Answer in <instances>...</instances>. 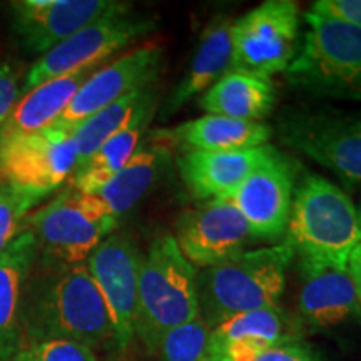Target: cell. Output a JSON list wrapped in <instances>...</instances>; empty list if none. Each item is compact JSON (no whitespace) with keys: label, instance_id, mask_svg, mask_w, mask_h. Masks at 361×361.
I'll return each mask as SVG.
<instances>
[{"label":"cell","instance_id":"6da1fadb","mask_svg":"<svg viewBox=\"0 0 361 361\" xmlns=\"http://www.w3.org/2000/svg\"><path fill=\"white\" fill-rule=\"evenodd\" d=\"M24 346L44 340H72L89 348L114 341L112 324L87 266L40 259L22 298Z\"/></svg>","mask_w":361,"mask_h":361},{"label":"cell","instance_id":"7a4b0ae2","mask_svg":"<svg viewBox=\"0 0 361 361\" xmlns=\"http://www.w3.org/2000/svg\"><path fill=\"white\" fill-rule=\"evenodd\" d=\"M295 251L286 241L243 251L196 274L200 318L207 329L226 319L279 303Z\"/></svg>","mask_w":361,"mask_h":361},{"label":"cell","instance_id":"3957f363","mask_svg":"<svg viewBox=\"0 0 361 361\" xmlns=\"http://www.w3.org/2000/svg\"><path fill=\"white\" fill-rule=\"evenodd\" d=\"M196 268L171 234H159L141 258L134 335L151 356L171 329L200 316Z\"/></svg>","mask_w":361,"mask_h":361},{"label":"cell","instance_id":"277c9868","mask_svg":"<svg viewBox=\"0 0 361 361\" xmlns=\"http://www.w3.org/2000/svg\"><path fill=\"white\" fill-rule=\"evenodd\" d=\"M284 236L303 263L346 268L351 251L361 243L358 213L336 184L308 174L295 188Z\"/></svg>","mask_w":361,"mask_h":361},{"label":"cell","instance_id":"5b68a950","mask_svg":"<svg viewBox=\"0 0 361 361\" xmlns=\"http://www.w3.org/2000/svg\"><path fill=\"white\" fill-rule=\"evenodd\" d=\"M303 45L286 71L293 89L361 102V29L306 12Z\"/></svg>","mask_w":361,"mask_h":361},{"label":"cell","instance_id":"8992f818","mask_svg":"<svg viewBox=\"0 0 361 361\" xmlns=\"http://www.w3.org/2000/svg\"><path fill=\"white\" fill-rule=\"evenodd\" d=\"M22 228L32 231L40 259L57 264H84L117 228V218L96 194L71 189L30 213Z\"/></svg>","mask_w":361,"mask_h":361},{"label":"cell","instance_id":"52a82bcc","mask_svg":"<svg viewBox=\"0 0 361 361\" xmlns=\"http://www.w3.org/2000/svg\"><path fill=\"white\" fill-rule=\"evenodd\" d=\"M278 134L284 146L361 186V109L290 107L279 116Z\"/></svg>","mask_w":361,"mask_h":361},{"label":"cell","instance_id":"ba28073f","mask_svg":"<svg viewBox=\"0 0 361 361\" xmlns=\"http://www.w3.org/2000/svg\"><path fill=\"white\" fill-rule=\"evenodd\" d=\"M154 25L151 17L134 13L126 4L116 2L102 17L40 56L25 72L24 94L51 79L101 66L112 54L151 32Z\"/></svg>","mask_w":361,"mask_h":361},{"label":"cell","instance_id":"9c48e42d","mask_svg":"<svg viewBox=\"0 0 361 361\" xmlns=\"http://www.w3.org/2000/svg\"><path fill=\"white\" fill-rule=\"evenodd\" d=\"M300 7L293 0H268L233 24L231 69L271 79L286 72L298 54Z\"/></svg>","mask_w":361,"mask_h":361},{"label":"cell","instance_id":"30bf717a","mask_svg":"<svg viewBox=\"0 0 361 361\" xmlns=\"http://www.w3.org/2000/svg\"><path fill=\"white\" fill-rule=\"evenodd\" d=\"M78 164L74 129L51 126L35 133L4 135L0 180L42 200L74 174Z\"/></svg>","mask_w":361,"mask_h":361},{"label":"cell","instance_id":"8fae6325","mask_svg":"<svg viewBox=\"0 0 361 361\" xmlns=\"http://www.w3.org/2000/svg\"><path fill=\"white\" fill-rule=\"evenodd\" d=\"M295 179V162L271 147L258 168L223 200L231 202L245 218L252 238L276 241L286 231Z\"/></svg>","mask_w":361,"mask_h":361},{"label":"cell","instance_id":"7c38bea8","mask_svg":"<svg viewBox=\"0 0 361 361\" xmlns=\"http://www.w3.org/2000/svg\"><path fill=\"white\" fill-rule=\"evenodd\" d=\"M141 252L124 234H111L85 261L109 314L114 346L124 351L134 338Z\"/></svg>","mask_w":361,"mask_h":361},{"label":"cell","instance_id":"4fadbf2b","mask_svg":"<svg viewBox=\"0 0 361 361\" xmlns=\"http://www.w3.org/2000/svg\"><path fill=\"white\" fill-rule=\"evenodd\" d=\"M162 67V49L146 44L123 54L111 64L99 67L80 85L64 114L54 126L74 129L104 107L156 84Z\"/></svg>","mask_w":361,"mask_h":361},{"label":"cell","instance_id":"5bb4252c","mask_svg":"<svg viewBox=\"0 0 361 361\" xmlns=\"http://www.w3.org/2000/svg\"><path fill=\"white\" fill-rule=\"evenodd\" d=\"M251 238L250 226L231 202L209 200L180 216L174 239L184 258L204 269L243 252Z\"/></svg>","mask_w":361,"mask_h":361},{"label":"cell","instance_id":"9a60e30c","mask_svg":"<svg viewBox=\"0 0 361 361\" xmlns=\"http://www.w3.org/2000/svg\"><path fill=\"white\" fill-rule=\"evenodd\" d=\"M111 0H17L8 4L12 30L29 54H47L114 7Z\"/></svg>","mask_w":361,"mask_h":361},{"label":"cell","instance_id":"2e32d148","mask_svg":"<svg viewBox=\"0 0 361 361\" xmlns=\"http://www.w3.org/2000/svg\"><path fill=\"white\" fill-rule=\"evenodd\" d=\"M303 326L281 306L243 313L209 329L207 360L255 361L266 351L300 341Z\"/></svg>","mask_w":361,"mask_h":361},{"label":"cell","instance_id":"e0dca14e","mask_svg":"<svg viewBox=\"0 0 361 361\" xmlns=\"http://www.w3.org/2000/svg\"><path fill=\"white\" fill-rule=\"evenodd\" d=\"M298 298V319L301 326L329 329L361 316V305L346 268L331 264L303 263Z\"/></svg>","mask_w":361,"mask_h":361},{"label":"cell","instance_id":"ac0fdd59","mask_svg":"<svg viewBox=\"0 0 361 361\" xmlns=\"http://www.w3.org/2000/svg\"><path fill=\"white\" fill-rule=\"evenodd\" d=\"M273 146L238 151H184L178 166L184 184L197 200H223L259 166Z\"/></svg>","mask_w":361,"mask_h":361},{"label":"cell","instance_id":"d6986e66","mask_svg":"<svg viewBox=\"0 0 361 361\" xmlns=\"http://www.w3.org/2000/svg\"><path fill=\"white\" fill-rule=\"evenodd\" d=\"M37 252L32 231L22 228L0 255V361L12 360L24 348L22 298Z\"/></svg>","mask_w":361,"mask_h":361},{"label":"cell","instance_id":"ffe728a7","mask_svg":"<svg viewBox=\"0 0 361 361\" xmlns=\"http://www.w3.org/2000/svg\"><path fill=\"white\" fill-rule=\"evenodd\" d=\"M273 130L264 123L239 121L223 116H202L200 119L152 133L154 142L180 144L186 151H238L266 146Z\"/></svg>","mask_w":361,"mask_h":361},{"label":"cell","instance_id":"44dd1931","mask_svg":"<svg viewBox=\"0 0 361 361\" xmlns=\"http://www.w3.org/2000/svg\"><path fill=\"white\" fill-rule=\"evenodd\" d=\"M233 24L234 22L228 17H218L206 27L186 75L176 85L162 106V117L173 116L189 99L206 92L216 80L231 69Z\"/></svg>","mask_w":361,"mask_h":361},{"label":"cell","instance_id":"7402d4cb","mask_svg":"<svg viewBox=\"0 0 361 361\" xmlns=\"http://www.w3.org/2000/svg\"><path fill=\"white\" fill-rule=\"evenodd\" d=\"M274 102L276 89L271 79L243 71H228L206 90L200 99V107L211 116L261 123L273 111Z\"/></svg>","mask_w":361,"mask_h":361},{"label":"cell","instance_id":"603a6c76","mask_svg":"<svg viewBox=\"0 0 361 361\" xmlns=\"http://www.w3.org/2000/svg\"><path fill=\"white\" fill-rule=\"evenodd\" d=\"M99 66L85 67L27 90L4 123L6 134L35 133L56 124L75 97L80 85Z\"/></svg>","mask_w":361,"mask_h":361},{"label":"cell","instance_id":"cb8c5ba5","mask_svg":"<svg viewBox=\"0 0 361 361\" xmlns=\"http://www.w3.org/2000/svg\"><path fill=\"white\" fill-rule=\"evenodd\" d=\"M168 147L152 141L139 146L128 164L96 192L117 219L128 213L146 196L168 166Z\"/></svg>","mask_w":361,"mask_h":361},{"label":"cell","instance_id":"d4e9b609","mask_svg":"<svg viewBox=\"0 0 361 361\" xmlns=\"http://www.w3.org/2000/svg\"><path fill=\"white\" fill-rule=\"evenodd\" d=\"M156 107L157 89L156 85H151L119 99L75 126L74 135L79 147V162L87 159L107 139L129 128L135 121L154 114Z\"/></svg>","mask_w":361,"mask_h":361},{"label":"cell","instance_id":"484cf974","mask_svg":"<svg viewBox=\"0 0 361 361\" xmlns=\"http://www.w3.org/2000/svg\"><path fill=\"white\" fill-rule=\"evenodd\" d=\"M152 116L154 114L135 121L129 128L107 139L87 159L79 162L72 174V189L84 194H96L112 176L119 173L141 146Z\"/></svg>","mask_w":361,"mask_h":361},{"label":"cell","instance_id":"4316f807","mask_svg":"<svg viewBox=\"0 0 361 361\" xmlns=\"http://www.w3.org/2000/svg\"><path fill=\"white\" fill-rule=\"evenodd\" d=\"M207 335L209 329L200 316L183 326L171 329L156 351V361H209Z\"/></svg>","mask_w":361,"mask_h":361},{"label":"cell","instance_id":"83f0119b","mask_svg":"<svg viewBox=\"0 0 361 361\" xmlns=\"http://www.w3.org/2000/svg\"><path fill=\"white\" fill-rule=\"evenodd\" d=\"M42 197L0 180V255L22 231V223Z\"/></svg>","mask_w":361,"mask_h":361},{"label":"cell","instance_id":"f1b7e54d","mask_svg":"<svg viewBox=\"0 0 361 361\" xmlns=\"http://www.w3.org/2000/svg\"><path fill=\"white\" fill-rule=\"evenodd\" d=\"M13 358L20 361H97L92 348L72 340L29 343Z\"/></svg>","mask_w":361,"mask_h":361},{"label":"cell","instance_id":"f546056e","mask_svg":"<svg viewBox=\"0 0 361 361\" xmlns=\"http://www.w3.org/2000/svg\"><path fill=\"white\" fill-rule=\"evenodd\" d=\"M29 67L17 64L16 61L0 62V124L7 121L13 107L24 96L25 72Z\"/></svg>","mask_w":361,"mask_h":361},{"label":"cell","instance_id":"4dcf8cb0","mask_svg":"<svg viewBox=\"0 0 361 361\" xmlns=\"http://www.w3.org/2000/svg\"><path fill=\"white\" fill-rule=\"evenodd\" d=\"M311 12L361 29V0H318Z\"/></svg>","mask_w":361,"mask_h":361},{"label":"cell","instance_id":"1f68e13d","mask_svg":"<svg viewBox=\"0 0 361 361\" xmlns=\"http://www.w3.org/2000/svg\"><path fill=\"white\" fill-rule=\"evenodd\" d=\"M255 361H326V358L308 343L300 340L266 351Z\"/></svg>","mask_w":361,"mask_h":361},{"label":"cell","instance_id":"d6a6232c","mask_svg":"<svg viewBox=\"0 0 361 361\" xmlns=\"http://www.w3.org/2000/svg\"><path fill=\"white\" fill-rule=\"evenodd\" d=\"M346 271H348L351 281L356 290V296L361 305V243L351 251L348 261H346Z\"/></svg>","mask_w":361,"mask_h":361},{"label":"cell","instance_id":"836d02e7","mask_svg":"<svg viewBox=\"0 0 361 361\" xmlns=\"http://www.w3.org/2000/svg\"><path fill=\"white\" fill-rule=\"evenodd\" d=\"M4 135H6V130H4V124H0V149H2Z\"/></svg>","mask_w":361,"mask_h":361},{"label":"cell","instance_id":"e575fe53","mask_svg":"<svg viewBox=\"0 0 361 361\" xmlns=\"http://www.w3.org/2000/svg\"><path fill=\"white\" fill-rule=\"evenodd\" d=\"M356 213H358V224H360V229H361V204L356 207Z\"/></svg>","mask_w":361,"mask_h":361},{"label":"cell","instance_id":"d590c367","mask_svg":"<svg viewBox=\"0 0 361 361\" xmlns=\"http://www.w3.org/2000/svg\"><path fill=\"white\" fill-rule=\"evenodd\" d=\"M7 361H20V360H17V358H12V360H7Z\"/></svg>","mask_w":361,"mask_h":361}]
</instances>
